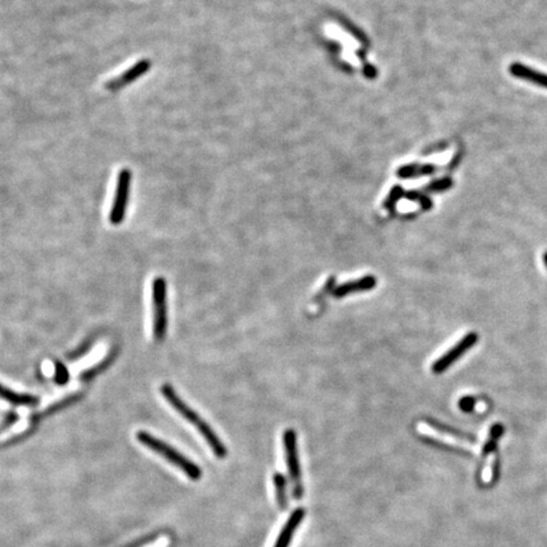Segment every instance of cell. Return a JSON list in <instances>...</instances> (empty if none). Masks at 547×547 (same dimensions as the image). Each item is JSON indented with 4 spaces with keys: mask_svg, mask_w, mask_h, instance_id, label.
Here are the masks:
<instances>
[{
    "mask_svg": "<svg viewBox=\"0 0 547 547\" xmlns=\"http://www.w3.org/2000/svg\"><path fill=\"white\" fill-rule=\"evenodd\" d=\"M509 73L512 74L517 79L528 81V82L535 84L537 87L547 89L546 74L539 73V71L532 69L530 66H526V65L521 64V63H513L509 66Z\"/></svg>",
    "mask_w": 547,
    "mask_h": 547,
    "instance_id": "10",
    "label": "cell"
},
{
    "mask_svg": "<svg viewBox=\"0 0 547 547\" xmlns=\"http://www.w3.org/2000/svg\"><path fill=\"white\" fill-rule=\"evenodd\" d=\"M544 263H545V266L547 267V251L544 254Z\"/></svg>",
    "mask_w": 547,
    "mask_h": 547,
    "instance_id": "18",
    "label": "cell"
},
{
    "mask_svg": "<svg viewBox=\"0 0 547 547\" xmlns=\"http://www.w3.org/2000/svg\"><path fill=\"white\" fill-rule=\"evenodd\" d=\"M375 287H377V278H374L372 275H366V276L360 278V279L344 282V284L338 285L333 289L332 294L336 298H342V297H346V295L353 294V293L374 289Z\"/></svg>",
    "mask_w": 547,
    "mask_h": 547,
    "instance_id": "9",
    "label": "cell"
},
{
    "mask_svg": "<svg viewBox=\"0 0 547 547\" xmlns=\"http://www.w3.org/2000/svg\"><path fill=\"white\" fill-rule=\"evenodd\" d=\"M0 398L14 404L16 407H36L40 403V399L37 397L16 393L1 384H0Z\"/></svg>",
    "mask_w": 547,
    "mask_h": 547,
    "instance_id": "11",
    "label": "cell"
},
{
    "mask_svg": "<svg viewBox=\"0 0 547 547\" xmlns=\"http://www.w3.org/2000/svg\"><path fill=\"white\" fill-rule=\"evenodd\" d=\"M451 186H452V180L447 177V179H443V180H438V181L432 183L431 186H428V189H429L431 192H443V190L450 189Z\"/></svg>",
    "mask_w": 547,
    "mask_h": 547,
    "instance_id": "14",
    "label": "cell"
},
{
    "mask_svg": "<svg viewBox=\"0 0 547 547\" xmlns=\"http://www.w3.org/2000/svg\"><path fill=\"white\" fill-rule=\"evenodd\" d=\"M168 287L164 278H156L153 282V337L157 342L165 339L168 331Z\"/></svg>",
    "mask_w": 547,
    "mask_h": 547,
    "instance_id": "4",
    "label": "cell"
},
{
    "mask_svg": "<svg viewBox=\"0 0 547 547\" xmlns=\"http://www.w3.org/2000/svg\"><path fill=\"white\" fill-rule=\"evenodd\" d=\"M459 407L460 410L464 412H471L476 408V401L473 397H464L460 399Z\"/></svg>",
    "mask_w": 547,
    "mask_h": 547,
    "instance_id": "15",
    "label": "cell"
},
{
    "mask_svg": "<svg viewBox=\"0 0 547 547\" xmlns=\"http://www.w3.org/2000/svg\"><path fill=\"white\" fill-rule=\"evenodd\" d=\"M282 443L285 450V460L288 465L290 482H291V493L293 498L300 500L304 494V488L302 483V471L299 462L298 445H297V434L293 429H287L282 435Z\"/></svg>",
    "mask_w": 547,
    "mask_h": 547,
    "instance_id": "3",
    "label": "cell"
},
{
    "mask_svg": "<svg viewBox=\"0 0 547 547\" xmlns=\"http://www.w3.org/2000/svg\"><path fill=\"white\" fill-rule=\"evenodd\" d=\"M151 66H153V64H151V61L148 58L141 60L136 65H133L132 67H129L126 73L122 74L118 78H114L112 80L108 81L105 84V88L108 89L109 91H117L120 89L126 88L127 85L132 84L138 78L144 76L151 69Z\"/></svg>",
    "mask_w": 547,
    "mask_h": 547,
    "instance_id": "7",
    "label": "cell"
},
{
    "mask_svg": "<svg viewBox=\"0 0 547 547\" xmlns=\"http://www.w3.org/2000/svg\"><path fill=\"white\" fill-rule=\"evenodd\" d=\"M478 339H479L478 333H475V332L467 333V336L461 338L455 346L451 347L446 354H443L438 360L434 362L432 371L435 374H441L443 371L447 370L454 362L458 361L462 355L474 346L475 344L478 342Z\"/></svg>",
    "mask_w": 547,
    "mask_h": 547,
    "instance_id": "6",
    "label": "cell"
},
{
    "mask_svg": "<svg viewBox=\"0 0 547 547\" xmlns=\"http://www.w3.org/2000/svg\"><path fill=\"white\" fill-rule=\"evenodd\" d=\"M18 414H16V412H9L7 413V416L4 417V421L1 422V425H0V431H4V429H7L9 427L12 426L13 423H16V421H18Z\"/></svg>",
    "mask_w": 547,
    "mask_h": 547,
    "instance_id": "16",
    "label": "cell"
},
{
    "mask_svg": "<svg viewBox=\"0 0 547 547\" xmlns=\"http://www.w3.org/2000/svg\"><path fill=\"white\" fill-rule=\"evenodd\" d=\"M132 181L131 170L123 169L120 171L117 189L113 201L112 210L109 213V221L114 225H121L126 217V210L129 205V188Z\"/></svg>",
    "mask_w": 547,
    "mask_h": 547,
    "instance_id": "5",
    "label": "cell"
},
{
    "mask_svg": "<svg viewBox=\"0 0 547 547\" xmlns=\"http://www.w3.org/2000/svg\"><path fill=\"white\" fill-rule=\"evenodd\" d=\"M306 517V509L303 508H297L291 515L287 523L282 526V531L278 536V539L275 542L274 547H289L291 539L294 536V533L298 530L300 523L303 522Z\"/></svg>",
    "mask_w": 547,
    "mask_h": 547,
    "instance_id": "8",
    "label": "cell"
},
{
    "mask_svg": "<svg viewBox=\"0 0 547 547\" xmlns=\"http://www.w3.org/2000/svg\"><path fill=\"white\" fill-rule=\"evenodd\" d=\"M91 346H93V341H90V339H89V341H87V342H84V344H82V345H81V346L79 347V348H78L75 353H74L73 356H69V359H73V360H75V359L80 357V356H82V355L87 354Z\"/></svg>",
    "mask_w": 547,
    "mask_h": 547,
    "instance_id": "17",
    "label": "cell"
},
{
    "mask_svg": "<svg viewBox=\"0 0 547 547\" xmlns=\"http://www.w3.org/2000/svg\"><path fill=\"white\" fill-rule=\"evenodd\" d=\"M160 392H161L162 397L168 401L170 405H171L174 410H177V413H179L183 418H186L188 422H190V423L199 431V434L204 437V440L210 445V449L216 454V456H217L218 459H225V456H227V449H225V443L219 440V437H218L217 434L213 431V428H212L204 419H201V417H199V414H198L195 410H192V408L177 395L172 386H170V384H164V386L160 388Z\"/></svg>",
    "mask_w": 547,
    "mask_h": 547,
    "instance_id": "1",
    "label": "cell"
},
{
    "mask_svg": "<svg viewBox=\"0 0 547 547\" xmlns=\"http://www.w3.org/2000/svg\"><path fill=\"white\" fill-rule=\"evenodd\" d=\"M273 483L275 485L276 493V502L282 511H287L288 508V497H287V479L280 473L273 475Z\"/></svg>",
    "mask_w": 547,
    "mask_h": 547,
    "instance_id": "12",
    "label": "cell"
},
{
    "mask_svg": "<svg viewBox=\"0 0 547 547\" xmlns=\"http://www.w3.org/2000/svg\"><path fill=\"white\" fill-rule=\"evenodd\" d=\"M55 375H56L55 379H56L57 384H60V386H64L70 379L69 371L66 369L64 364H61V362H56V372H55Z\"/></svg>",
    "mask_w": 547,
    "mask_h": 547,
    "instance_id": "13",
    "label": "cell"
},
{
    "mask_svg": "<svg viewBox=\"0 0 547 547\" xmlns=\"http://www.w3.org/2000/svg\"><path fill=\"white\" fill-rule=\"evenodd\" d=\"M136 437L138 443L145 445L147 449H150V450L155 451L156 454L161 455L162 458L168 460L170 464L175 465L181 471H184L189 479H192V480H199L201 479V467H198L197 464H194L193 461L186 459L183 454H180L179 451L175 450L172 446H170V445L164 443L161 440L156 438L155 436L146 432V431H138Z\"/></svg>",
    "mask_w": 547,
    "mask_h": 547,
    "instance_id": "2",
    "label": "cell"
}]
</instances>
